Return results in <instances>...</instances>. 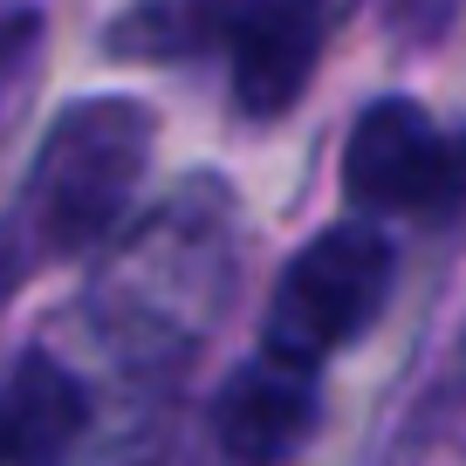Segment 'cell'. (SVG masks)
<instances>
[{
	"label": "cell",
	"instance_id": "obj_2",
	"mask_svg": "<svg viewBox=\"0 0 466 466\" xmlns=\"http://www.w3.org/2000/svg\"><path fill=\"white\" fill-rule=\"evenodd\" d=\"M384 295H391V240L364 219L322 227L289 268H281L275 295H268V350L289 370H316L343 343L378 322Z\"/></svg>",
	"mask_w": 466,
	"mask_h": 466
},
{
	"label": "cell",
	"instance_id": "obj_3",
	"mask_svg": "<svg viewBox=\"0 0 466 466\" xmlns=\"http://www.w3.org/2000/svg\"><path fill=\"white\" fill-rule=\"evenodd\" d=\"M343 192L364 213H425L439 219L466 192V145L446 137L419 103L384 96L350 124Z\"/></svg>",
	"mask_w": 466,
	"mask_h": 466
},
{
	"label": "cell",
	"instance_id": "obj_9",
	"mask_svg": "<svg viewBox=\"0 0 466 466\" xmlns=\"http://www.w3.org/2000/svg\"><path fill=\"white\" fill-rule=\"evenodd\" d=\"M7 281H15V254L0 248V295H7Z\"/></svg>",
	"mask_w": 466,
	"mask_h": 466
},
{
	"label": "cell",
	"instance_id": "obj_5",
	"mask_svg": "<svg viewBox=\"0 0 466 466\" xmlns=\"http://www.w3.org/2000/svg\"><path fill=\"white\" fill-rule=\"evenodd\" d=\"M213 432L227 446V460L240 466H281L309 446L316 432V378L309 370H289L275 357H254L227 378L213 405Z\"/></svg>",
	"mask_w": 466,
	"mask_h": 466
},
{
	"label": "cell",
	"instance_id": "obj_7",
	"mask_svg": "<svg viewBox=\"0 0 466 466\" xmlns=\"http://www.w3.org/2000/svg\"><path fill=\"white\" fill-rule=\"evenodd\" d=\"M227 28H233L227 0H131V15L110 28V56L172 62V56H186V48L213 42Z\"/></svg>",
	"mask_w": 466,
	"mask_h": 466
},
{
	"label": "cell",
	"instance_id": "obj_10",
	"mask_svg": "<svg viewBox=\"0 0 466 466\" xmlns=\"http://www.w3.org/2000/svg\"><path fill=\"white\" fill-rule=\"evenodd\" d=\"M0 466H7V419H0Z\"/></svg>",
	"mask_w": 466,
	"mask_h": 466
},
{
	"label": "cell",
	"instance_id": "obj_1",
	"mask_svg": "<svg viewBox=\"0 0 466 466\" xmlns=\"http://www.w3.org/2000/svg\"><path fill=\"white\" fill-rule=\"evenodd\" d=\"M151 165V116L131 96H83L56 116L28 165V219L42 248L83 254L131 213Z\"/></svg>",
	"mask_w": 466,
	"mask_h": 466
},
{
	"label": "cell",
	"instance_id": "obj_6",
	"mask_svg": "<svg viewBox=\"0 0 466 466\" xmlns=\"http://www.w3.org/2000/svg\"><path fill=\"white\" fill-rule=\"evenodd\" d=\"M0 419H7V460L15 466H62L89 425V398L48 350H28L15 364V391H7Z\"/></svg>",
	"mask_w": 466,
	"mask_h": 466
},
{
	"label": "cell",
	"instance_id": "obj_8",
	"mask_svg": "<svg viewBox=\"0 0 466 466\" xmlns=\"http://www.w3.org/2000/svg\"><path fill=\"white\" fill-rule=\"evenodd\" d=\"M35 69H42V15L15 7V15H0V124L15 116Z\"/></svg>",
	"mask_w": 466,
	"mask_h": 466
},
{
	"label": "cell",
	"instance_id": "obj_4",
	"mask_svg": "<svg viewBox=\"0 0 466 466\" xmlns=\"http://www.w3.org/2000/svg\"><path fill=\"white\" fill-rule=\"evenodd\" d=\"M316 48H322L316 0H248V7H233V28H227L233 103L248 116H281L316 76Z\"/></svg>",
	"mask_w": 466,
	"mask_h": 466
}]
</instances>
